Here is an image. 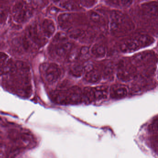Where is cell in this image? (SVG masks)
Listing matches in <instances>:
<instances>
[{
  "label": "cell",
  "instance_id": "32",
  "mask_svg": "<svg viewBox=\"0 0 158 158\" xmlns=\"http://www.w3.org/2000/svg\"><path fill=\"white\" fill-rule=\"evenodd\" d=\"M97 0H83V3L87 7H91L94 5Z\"/></svg>",
  "mask_w": 158,
  "mask_h": 158
},
{
  "label": "cell",
  "instance_id": "15",
  "mask_svg": "<svg viewBox=\"0 0 158 158\" xmlns=\"http://www.w3.org/2000/svg\"><path fill=\"white\" fill-rule=\"evenodd\" d=\"M72 48V44L68 41L59 43L56 47V54L60 57H64L69 53Z\"/></svg>",
  "mask_w": 158,
  "mask_h": 158
},
{
  "label": "cell",
  "instance_id": "29",
  "mask_svg": "<svg viewBox=\"0 0 158 158\" xmlns=\"http://www.w3.org/2000/svg\"><path fill=\"white\" fill-rule=\"evenodd\" d=\"M83 35V32L80 30H75L70 33V36L72 38L77 39L81 37Z\"/></svg>",
  "mask_w": 158,
  "mask_h": 158
},
{
  "label": "cell",
  "instance_id": "33",
  "mask_svg": "<svg viewBox=\"0 0 158 158\" xmlns=\"http://www.w3.org/2000/svg\"><path fill=\"white\" fill-rule=\"evenodd\" d=\"M89 52V48L86 47L82 48L80 51V53L83 55H85L88 54Z\"/></svg>",
  "mask_w": 158,
  "mask_h": 158
},
{
  "label": "cell",
  "instance_id": "24",
  "mask_svg": "<svg viewBox=\"0 0 158 158\" xmlns=\"http://www.w3.org/2000/svg\"><path fill=\"white\" fill-rule=\"evenodd\" d=\"M68 40V36L66 34L63 32L57 33L53 38V41L54 43H59L66 42Z\"/></svg>",
  "mask_w": 158,
  "mask_h": 158
},
{
  "label": "cell",
  "instance_id": "18",
  "mask_svg": "<svg viewBox=\"0 0 158 158\" xmlns=\"http://www.w3.org/2000/svg\"><path fill=\"white\" fill-rule=\"evenodd\" d=\"M95 100L103 99L107 98L108 94V88L106 86H99L93 88Z\"/></svg>",
  "mask_w": 158,
  "mask_h": 158
},
{
  "label": "cell",
  "instance_id": "1",
  "mask_svg": "<svg viewBox=\"0 0 158 158\" xmlns=\"http://www.w3.org/2000/svg\"><path fill=\"white\" fill-rule=\"evenodd\" d=\"M29 71V67L25 63L17 62L14 69L8 74L11 78L12 87L17 93L26 97L30 95L31 91Z\"/></svg>",
  "mask_w": 158,
  "mask_h": 158
},
{
  "label": "cell",
  "instance_id": "19",
  "mask_svg": "<svg viewBox=\"0 0 158 158\" xmlns=\"http://www.w3.org/2000/svg\"><path fill=\"white\" fill-rule=\"evenodd\" d=\"M85 79L89 83H97L101 79V74L98 71L93 69L86 73Z\"/></svg>",
  "mask_w": 158,
  "mask_h": 158
},
{
  "label": "cell",
  "instance_id": "25",
  "mask_svg": "<svg viewBox=\"0 0 158 158\" xmlns=\"http://www.w3.org/2000/svg\"><path fill=\"white\" fill-rule=\"evenodd\" d=\"M32 42H33L31 40V38L28 35L25 36L23 39V46L24 49L26 51H28L31 49L32 47ZM34 43V42H33Z\"/></svg>",
  "mask_w": 158,
  "mask_h": 158
},
{
  "label": "cell",
  "instance_id": "3",
  "mask_svg": "<svg viewBox=\"0 0 158 158\" xmlns=\"http://www.w3.org/2000/svg\"><path fill=\"white\" fill-rule=\"evenodd\" d=\"M155 42V40L149 35L139 34L124 41L121 45V51L124 53H130L142 48L149 47Z\"/></svg>",
  "mask_w": 158,
  "mask_h": 158
},
{
  "label": "cell",
  "instance_id": "30",
  "mask_svg": "<svg viewBox=\"0 0 158 158\" xmlns=\"http://www.w3.org/2000/svg\"><path fill=\"white\" fill-rule=\"evenodd\" d=\"M83 67H84V71H85L86 73H87L93 69V64L90 61L86 62L84 64Z\"/></svg>",
  "mask_w": 158,
  "mask_h": 158
},
{
  "label": "cell",
  "instance_id": "21",
  "mask_svg": "<svg viewBox=\"0 0 158 158\" xmlns=\"http://www.w3.org/2000/svg\"><path fill=\"white\" fill-rule=\"evenodd\" d=\"M83 65L79 64H74L71 67L70 73L71 74L75 77H80L84 73Z\"/></svg>",
  "mask_w": 158,
  "mask_h": 158
},
{
  "label": "cell",
  "instance_id": "12",
  "mask_svg": "<svg viewBox=\"0 0 158 158\" xmlns=\"http://www.w3.org/2000/svg\"><path fill=\"white\" fill-rule=\"evenodd\" d=\"M41 30L46 37L50 38L56 31L55 23L50 19H45L42 23Z\"/></svg>",
  "mask_w": 158,
  "mask_h": 158
},
{
  "label": "cell",
  "instance_id": "27",
  "mask_svg": "<svg viewBox=\"0 0 158 158\" xmlns=\"http://www.w3.org/2000/svg\"><path fill=\"white\" fill-rule=\"evenodd\" d=\"M60 6L62 8L68 10H72L74 8V6L73 3L68 1L61 2Z\"/></svg>",
  "mask_w": 158,
  "mask_h": 158
},
{
  "label": "cell",
  "instance_id": "20",
  "mask_svg": "<svg viewBox=\"0 0 158 158\" xmlns=\"http://www.w3.org/2000/svg\"><path fill=\"white\" fill-rule=\"evenodd\" d=\"M133 1L134 0H108L107 1V2L111 5L124 8L130 7L133 3Z\"/></svg>",
  "mask_w": 158,
  "mask_h": 158
},
{
  "label": "cell",
  "instance_id": "10",
  "mask_svg": "<svg viewBox=\"0 0 158 158\" xmlns=\"http://www.w3.org/2000/svg\"><path fill=\"white\" fill-rule=\"evenodd\" d=\"M50 96L52 100L58 104L61 105L69 104L66 90L58 89L54 90L51 93Z\"/></svg>",
  "mask_w": 158,
  "mask_h": 158
},
{
  "label": "cell",
  "instance_id": "26",
  "mask_svg": "<svg viewBox=\"0 0 158 158\" xmlns=\"http://www.w3.org/2000/svg\"><path fill=\"white\" fill-rule=\"evenodd\" d=\"M78 56V52L77 50L70 51V52H69L68 59L69 61L71 62L74 61L77 59Z\"/></svg>",
  "mask_w": 158,
  "mask_h": 158
},
{
  "label": "cell",
  "instance_id": "5",
  "mask_svg": "<svg viewBox=\"0 0 158 158\" xmlns=\"http://www.w3.org/2000/svg\"><path fill=\"white\" fill-rule=\"evenodd\" d=\"M135 70L133 67L127 66L124 61H120L118 64L117 76L122 81H129L135 76Z\"/></svg>",
  "mask_w": 158,
  "mask_h": 158
},
{
  "label": "cell",
  "instance_id": "17",
  "mask_svg": "<svg viewBox=\"0 0 158 158\" xmlns=\"http://www.w3.org/2000/svg\"><path fill=\"white\" fill-rule=\"evenodd\" d=\"M91 54L97 58H102L106 55V50L105 46L100 43H96L91 47Z\"/></svg>",
  "mask_w": 158,
  "mask_h": 158
},
{
  "label": "cell",
  "instance_id": "23",
  "mask_svg": "<svg viewBox=\"0 0 158 158\" xmlns=\"http://www.w3.org/2000/svg\"><path fill=\"white\" fill-rule=\"evenodd\" d=\"M114 72V65L112 62L106 64L103 67V76L106 78H110L112 76Z\"/></svg>",
  "mask_w": 158,
  "mask_h": 158
},
{
  "label": "cell",
  "instance_id": "6",
  "mask_svg": "<svg viewBox=\"0 0 158 158\" xmlns=\"http://www.w3.org/2000/svg\"><path fill=\"white\" fill-rule=\"evenodd\" d=\"M60 70L57 64L51 63L47 65L45 71V76L48 83H55L60 78Z\"/></svg>",
  "mask_w": 158,
  "mask_h": 158
},
{
  "label": "cell",
  "instance_id": "9",
  "mask_svg": "<svg viewBox=\"0 0 158 158\" xmlns=\"http://www.w3.org/2000/svg\"><path fill=\"white\" fill-rule=\"evenodd\" d=\"M127 87L124 85H113L110 89V95L112 98L120 99L127 96Z\"/></svg>",
  "mask_w": 158,
  "mask_h": 158
},
{
  "label": "cell",
  "instance_id": "7",
  "mask_svg": "<svg viewBox=\"0 0 158 158\" xmlns=\"http://www.w3.org/2000/svg\"><path fill=\"white\" fill-rule=\"evenodd\" d=\"M28 35L32 41L38 46H43L47 42V37L42 35L36 25L30 27Z\"/></svg>",
  "mask_w": 158,
  "mask_h": 158
},
{
  "label": "cell",
  "instance_id": "28",
  "mask_svg": "<svg viewBox=\"0 0 158 158\" xmlns=\"http://www.w3.org/2000/svg\"><path fill=\"white\" fill-rule=\"evenodd\" d=\"M8 56L6 53L3 52H0V69L3 67V65L8 60Z\"/></svg>",
  "mask_w": 158,
  "mask_h": 158
},
{
  "label": "cell",
  "instance_id": "11",
  "mask_svg": "<svg viewBox=\"0 0 158 158\" xmlns=\"http://www.w3.org/2000/svg\"><path fill=\"white\" fill-rule=\"evenodd\" d=\"M57 20L59 26L63 30L70 29L73 24V17L72 14L69 13L60 14Z\"/></svg>",
  "mask_w": 158,
  "mask_h": 158
},
{
  "label": "cell",
  "instance_id": "14",
  "mask_svg": "<svg viewBox=\"0 0 158 158\" xmlns=\"http://www.w3.org/2000/svg\"><path fill=\"white\" fill-rule=\"evenodd\" d=\"M152 57V54L150 52H142L138 53L133 57V61L135 64H142L147 63Z\"/></svg>",
  "mask_w": 158,
  "mask_h": 158
},
{
  "label": "cell",
  "instance_id": "22",
  "mask_svg": "<svg viewBox=\"0 0 158 158\" xmlns=\"http://www.w3.org/2000/svg\"><path fill=\"white\" fill-rule=\"evenodd\" d=\"M89 17L90 20L95 23L102 25L104 23V18L101 15L96 11H91L89 13Z\"/></svg>",
  "mask_w": 158,
  "mask_h": 158
},
{
  "label": "cell",
  "instance_id": "34",
  "mask_svg": "<svg viewBox=\"0 0 158 158\" xmlns=\"http://www.w3.org/2000/svg\"><path fill=\"white\" fill-rule=\"evenodd\" d=\"M105 1H108V0H105Z\"/></svg>",
  "mask_w": 158,
  "mask_h": 158
},
{
  "label": "cell",
  "instance_id": "13",
  "mask_svg": "<svg viewBox=\"0 0 158 158\" xmlns=\"http://www.w3.org/2000/svg\"><path fill=\"white\" fill-rule=\"evenodd\" d=\"M143 13L149 17H155L157 15V2H150L145 3L142 6Z\"/></svg>",
  "mask_w": 158,
  "mask_h": 158
},
{
  "label": "cell",
  "instance_id": "8",
  "mask_svg": "<svg viewBox=\"0 0 158 158\" xmlns=\"http://www.w3.org/2000/svg\"><path fill=\"white\" fill-rule=\"evenodd\" d=\"M69 104H77L82 102V90L74 86L66 90Z\"/></svg>",
  "mask_w": 158,
  "mask_h": 158
},
{
  "label": "cell",
  "instance_id": "16",
  "mask_svg": "<svg viewBox=\"0 0 158 158\" xmlns=\"http://www.w3.org/2000/svg\"><path fill=\"white\" fill-rule=\"evenodd\" d=\"M95 100L93 88L85 87L82 90V102L88 104Z\"/></svg>",
  "mask_w": 158,
  "mask_h": 158
},
{
  "label": "cell",
  "instance_id": "4",
  "mask_svg": "<svg viewBox=\"0 0 158 158\" xmlns=\"http://www.w3.org/2000/svg\"><path fill=\"white\" fill-rule=\"evenodd\" d=\"M30 9L23 2H18L13 8L14 18L16 22L23 23L27 20L31 15Z\"/></svg>",
  "mask_w": 158,
  "mask_h": 158
},
{
  "label": "cell",
  "instance_id": "31",
  "mask_svg": "<svg viewBox=\"0 0 158 158\" xmlns=\"http://www.w3.org/2000/svg\"><path fill=\"white\" fill-rule=\"evenodd\" d=\"M150 130L153 132L157 133L158 130V118H156L155 121H153V123L150 126Z\"/></svg>",
  "mask_w": 158,
  "mask_h": 158
},
{
  "label": "cell",
  "instance_id": "2",
  "mask_svg": "<svg viewBox=\"0 0 158 158\" xmlns=\"http://www.w3.org/2000/svg\"><path fill=\"white\" fill-rule=\"evenodd\" d=\"M134 26L131 19L123 13L114 11L110 16V31L113 35H117L132 31Z\"/></svg>",
  "mask_w": 158,
  "mask_h": 158
}]
</instances>
